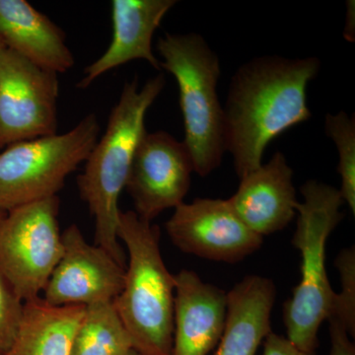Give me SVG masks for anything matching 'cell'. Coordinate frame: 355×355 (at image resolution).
Wrapping results in <instances>:
<instances>
[{
	"mask_svg": "<svg viewBox=\"0 0 355 355\" xmlns=\"http://www.w3.org/2000/svg\"><path fill=\"white\" fill-rule=\"evenodd\" d=\"M277 289L272 280L248 275L227 292L225 327L214 355H254L272 333Z\"/></svg>",
	"mask_w": 355,
	"mask_h": 355,
	"instance_id": "obj_16",
	"label": "cell"
},
{
	"mask_svg": "<svg viewBox=\"0 0 355 355\" xmlns=\"http://www.w3.org/2000/svg\"><path fill=\"white\" fill-rule=\"evenodd\" d=\"M7 212L3 211V210L0 209V224L2 223V221H3V219L6 218Z\"/></svg>",
	"mask_w": 355,
	"mask_h": 355,
	"instance_id": "obj_26",
	"label": "cell"
},
{
	"mask_svg": "<svg viewBox=\"0 0 355 355\" xmlns=\"http://www.w3.org/2000/svg\"><path fill=\"white\" fill-rule=\"evenodd\" d=\"M286 156L277 153L266 164L242 177L239 188L229 198L231 209L256 234L282 230L295 217V189Z\"/></svg>",
	"mask_w": 355,
	"mask_h": 355,
	"instance_id": "obj_14",
	"label": "cell"
},
{
	"mask_svg": "<svg viewBox=\"0 0 355 355\" xmlns=\"http://www.w3.org/2000/svg\"><path fill=\"white\" fill-rule=\"evenodd\" d=\"M157 50L161 69L177 80L183 114V144L193 172L205 177L221 164L225 148V116L217 94L220 64L200 35L166 34Z\"/></svg>",
	"mask_w": 355,
	"mask_h": 355,
	"instance_id": "obj_5",
	"label": "cell"
},
{
	"mask_svg": "<svg viewBox=\"0 0 355 355\" xmlns=\"http://www.w3.org/2000/svg\"><path fill=\"white\" fill-rule=\"evenodd\" d=\"M58 74L0 50V149L58 133Z\"/></svg>",
	"mask_w": 355,
	"mask_h": 355,
	"instance_id": "obj_8",
	"label": "cell"
},
{
	"mask_svg": "<svg viewBox=\"0 0 355 355\" xmlns=\"http://www.w3.org/2000/svg\"><path fill=\"white\" fill-rule=\"evenodd\" d=\"M60 198H46L7 212L0 224V273L23 302L41 297L64 253Z\"/></svg>",
	"mask_w": 355,
	"mask_h": 355,
	"instance_id": "obj_7",
	"label": "cell"
},
{
	"mask_svg": "<svg viewBox=\"0 0 355 355\" xmlns=\"http://www.w3.org/2000/svg\"><path fill=\"white\" fill-rule=\"evenodd\" d=\"M130 349L132 340L113 301L85 306L71 355H121Z\"/></svg>",
	"mask_w": 355,
	"mask_h": 355,
	"instance_id": "obj_18",
	"label": "cell"
},
{
	"mask_svg": "<svg viewBox=\"0 0 355 355\" xmlns=\"http://www.w3.org/2000/svg\"><path fill=\"white\" fill-rule=\"evenodd\" d=\"M227 316V292L193 270L175 275L172 355H207L219 343Z\"/></svg>",
	"mask_w": 355,
	"mask_h": 355,
	"instance_id": "obj_13",
	"label": "cell"
},
{
	"mask_svg": "<svg viewBox=\"0 0 355 355\" xmlns=\"http://www.w3.org/2000/svg\"><path fill=\"white\" fill-rule=\"evenodd\" d=\"M6 44H4L3 40L1 39V37H0V50H2V49H6Z\"/></svg>",
	"mask_w": 355,
	"mask_h": 355,
	"instance_id": "obj_27",
	"label": "cell"
},
{
	"mask_svg": "<svg viewBox=\"0 0 355 355\" xmlns=\"http://www.w3.org/2000/svg\"><path fill=\"white\" fill-rule=\"evenodd\" d=\"M176 3V0H113L111 43L101 57L85 67L77 87L88 88L103 74L132 60H146L160 70L153 51L154 33Z\"/></svg>",
	"mask_w": 355,
	"mask_h": 355,
	"instance_id": "obj_12",
	"label": "cell"
},
{
	"mask_svg": "<svg viewBox=\"0 0 355 355\" xmlns=\"http://www.w3.org/2000/svg\"><path fill=\"white\" fill-rule=\"evenodd\" d=\"M316 58H254L232 77L226 107L225 148L241 179L263 164L266 146L311 118L308 83L317 76Z\"/></svg>",
	"mask_w": 355,
	"mask_h": 355,
	"instance_id": "obj_1",
	"label": "cell"
},
{
	"mask_svg": "<svg viewBox=\"0 0 355 355\" xmlns=\"http://www.w3.org/2000/svg\"><path fill=\"white\" fill-rule=\"evenodd\" d=\"M173 244L187 254L234 263L260 249L263 238L245 225L228 200L183 202L165 224Z\"/></svg>",
	"mask_w": 355,
	"mask_h": 355,
	"instance_id": "obj_10",
	"label": "cell"
},
{
	"mask_svg": "<svg viewBox=\"0 0 355 355\" xmlns=\"http://www.w3.org/2000/svg\"><path fill=\"white\" fill-rule=\"evenodd\" d=\"M300 190L304 200L295 203L292 244L302 257L301 280L284 304V320L287 340L301 352L316 354L320 327L331 317L336 294L327 273L326 245L343 218L340 209L345 202L338 189L315 180Z\"/></svg>",
	"mask_w": 355,
	"mask_h": 355,
	"instance_id": "obj_4",
	"label": "cell"
},
{
	"mask_svg": "<svg viewBox=\"0 0 355 355\" xmlns=\"http://www.w3.org/2000/svg\"><path fill=\"white\" fill-rule=\"evenodd\" d=\"M64 253L43 292L51 306L112 302L125 284V268L102 247L89 244L76 224L62 234Z\"/></svg>",
	"mask_w": 355,
	"mask_h": 355,
	"instance_id": "obj_11",
	"label": "cell"
},
{
	"mask_svg": "<svg viewBox=\"0 0 355 355\" xmlns=\"http://www.w3.org/2000/svg\"><path fill=\"white\" fill-rule=\"evenodd\" d=\"M163 74L139 88L135 77L125 83L110 114L106 132L99 137L77 178L81 200L94 219V244L102 247L123 268L127 257L118 237L119 200L127 184L133 155L146 130L147 111L164 89Z\"/></svg>",
	"mask_w": 355,
	"mask_h": 355,
	"instance_id": "obj_2",
	"label": "cell"
},
{
	"mask_svg": "<svg viewBox=\"0 0 355 355\" xmlns=\"http://www.w3.org/2000/svg\"><path fill=\"white\" fill-rule=\"evenodd\" d=\"M24 302L0 273V354L10 349L22 322Z\"/></svg>",
	"mask_w": 355,
	"mask_h": 355,
	"instance_id": "obj_21",
	"label": "cell"
},
{
	"mask_svg": "<svg viewBox=\"0 0 355 355\" xmlns=\"http://www.w3.org/2000/svg\"><path fill=\"white\" fill-rule=\"evenodd\" d=\"M340 275V292H336L335 305L329 319L338 322L349 336H355V250L347 248L336 259ZM328 319V320H329Z\"/></svg>",
	"mask_w": 355,
	"mask_h": 355,
	"instance_id": "obj_20",
	"label": "cell"
},
{
	"mask_svg": "<svg viewBox=\"0 0 355 355\" xmlns=\"http://www.w3.org/2000/svg\"><path fill=\"white\" fill-rule=\"evenodd\" d=\"M121 355H141L139 354V352H137V350L135 349H130L128 352H125V354H121Z\"/></svg>",
	"mask_w": 355,
	"mask_h": 355,
	"instance_id": "obj_25",
	"label": "cell"
},
{
	"mask_svg": "<svg viewBox=\"0 0 355 355\" xmlns=\"http://www.w3.org/2000/svg\"><path fill=\"white\" fill-rule=\"evenodd\" d=\"M193 162L183 141L164 130L146 132L133 155L127 184L133 211L153 222L166 209L184 202L191 186Z\"/></svg>",
	"mask_w": 355,
	"mask_h": 355,
	"instance_id": "obj_9",
	"label": "cell"
},
{
	"mask_svg": "<svg viewBox=\"0 0 355 355\" xmlns=\"http://www.w3.org/2000/svg\"><path fill=\"white\" fill-rule=\"evenodd\" d=\"M330 324V355H355V345L342 324L335 319H329Z\"/></svg>",
	"mask_w": 355,
	"mask_h": 355,
	"instance_id": "obj_22",
	"label": "cell"
},
{
	"mask_svg": "<svg viewBox=\"0 0 355 355\" xmlns=\"http://www.w3.org/2000/svg\"><path fill=\"white\" fill-rule=\"evenodd\" d=\"M0 355H6V354H0Z\"/></svg>",
	"mask_w": 355,
	"mask_h": 355,
	"instance_id": "obj_28",
	"label": "cell"
},
{
	"mask_svg": "<svg viewBox=\"0 0 355 355\" xmlns=\"http://www.w3.org/2000/svg\"><path fill=\"white\" fill-rule=\"evenodd\" d=\"M326 133L338 148L340 162L338 173L342 184L340 193L343 202L349 205L355 214V121L345 112L336 114H328L324 121Z\"/></svg>",
	"mask_w": 355,
	"mask_h": 355,
	"instance_id": "obj_19",
	"label": "cell"
},
{
	"mask_svg": "<svg viewBox=\"0 0 355 355\" xmlns=\"http://www.w3.org/2000/svg\"><path fill=\"white\" fill-rule=\"evenodd\" d=\"M263 355H316L301 352L284 336L270 333L263 340Z\"/></svg>",
	"mask_w": 355,
	"mask_h": 355,
	"instance_id": "obj_23",
	"label": "cell"
},
{
	"mask_svg": "<svg viewBox=\"0 0 355 355\" xmlns=\"http://www.w3.org/2000/svg\"><path fill=\"white\" fill-rule=\"evenodd\" d=\"M352 20H354V1H347V23H345L343 36L349 42H354V31L352 32Z\"/></svg>",
	"mask_w": 355,
	"mask_h": 355,
	"instance_id": "obj_24",
	"label": "cell"
},
{
	"mask_svg": "<svg viewBox=\"0 0 355 355\" xmlns=\"http://www.w3.org/2000/svg\"><path fill=\"white\" fill-rule=\"evenodd\" d=\"M118 237L128 260L123 291L113 302L132 349L141 355H172L175 275L161 254L160 231L133 210H121Z\"/></svg>",
	"mask_w": 355,
	"mask_h": 355,
	"instance_id": "obj_3",
	"label": "cell"
},
{
	"mask_svg": "<svg viewBox=\"0 0 355 355\" xmlns=\"http://www.w3.org/2000/svg\"><path fill=\"white\" fill-rule=\"evenodd\" d=\"M0 37L7 49L55 73L76 64L62 30L26 0H0Z\"/></svg>",
	"mask_w": 355,
	"mask_h": 355,
	"instance_id": "obj_15",
	"label": "cell"
},
{
	"mask_svg": "<svg viewBox=\"0 0 355 355\" xmlns=\"http://www.w3.org/2000/svg\"><path fill=\"white\" fill-rule=\"evenodd\" d=\"M85 306H51L39 297L24 303L22 322L6 355H71Z\"/></svg>",
	"mask_w": 355,
	"mask_h": 355,
	"instance_id": "obj_17",
	"label": "cell"
},
{
	"mask_svg": "<svg viewBox=\"0 0 355 355\" xmlns=\"http://www.w3.org/2000/svg\"><path fill=\"white\" fill-rule=\"evenodd\" d=\"M100 132L97 114H88L69 132L4 148L0 153V209L8 212L57 197L67 177L88 158Z\"/></svg>",
	"mask_w": 355,
	"mask_h": 355,
	"instance_id": "obj_6",
	"label": "cell"
}]
</instances>
